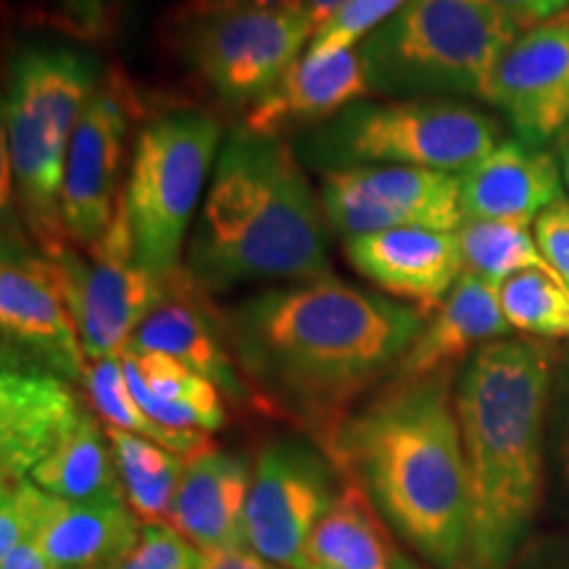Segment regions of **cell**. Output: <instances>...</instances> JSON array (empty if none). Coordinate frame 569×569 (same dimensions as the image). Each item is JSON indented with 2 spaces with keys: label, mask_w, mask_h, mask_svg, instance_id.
<instances>
[{
  "label": "cell",
  "mask_w": 569,
  "mask_h": 569,
  "mask_svg": "<svg viewBox=\"0 0 569 569\" xmlns=\"http://www.w3.org/2000/svg\"><path fill=\"white\" fill-rule=\"evenodd\" d=\"M557 153H559V163H561V180H565V184L569 188V124L559 134Z\"/></svg>",
  "instance_id": "obj_42"
},
{
  "label": "cell",
  "mask_w": 569,
  "mask_h": 569,
  "mask_svg": "<svg viewBox=\"0 0 569 569\" xmlns=\"http://www.w3.org/2000/svg\"><path fill=\"white\" fill-rule=\"evenodd\" d=\"M407 3L409 0H348L336 17L325 21L315 32L306 53L322 56L356 48Z\"/></svg>",
  "instance_id": "obj_31"
},
{
  "label": "cell",
  "mask_w": 569,
  "mask_h": 569,
  "mask_svg": "<svg viewBox=\"0 0 569 569\" xmlns=\"http://www.w3.org/2000/svg\"><path fill=\"white\" fill-rule=\"evenodd\" d=\"M30 480L46 493L63 501L124 496L117 459L106 438V427L88 415L71 436L42 465L32 469ZM127 498V496H124Z\"/></svg>",
  "instance_id": "obj_26"
},
{
  "label": "cell",
  "mask_w": 569,
  "mask_h": 569,
  "mask_svg": "<svg viewBox=\"0 0 569 569\" xmlns=\"http://www.w3.org/2000/svg\"><path fill=\"white\" fill-rule=\"evenodd\" d=\"M493 119L443 98L353 103L309 134L303 156L315 167H425L461 174L493 151Z\"/></svg>",
  "instance_id": "obj_7"
},
{
  "label": "cell",
  "mask_w": 569,
  "mask_h": 569,
  "mask_svg": "<svg viewBox=\"0 0 569 569\" xmlns=\"http://www.w3.org/2000/svg\"><path fill=\"white\" fill-rule=\"evenodd\" d=\"M325 217L343 240L396 227L457 232L465 222L459 174L425 167H348L325 172Z\"/></svg>",
  "instance_id": "obj_13"
},
{
  "label": "cell",
  "mask_w": 569,
  "mask_h": 569,
  "mask_svg": "<svg viewBox=\"0 0 569 569\" xmlns=\"http://www.w3.org/2000/svg\"><path fill=\"white\" fill-rule=\"evenodd\" d=\"M130 117L132 98L122 80L106 82L84 106L61 190V219L71 246L88 248L101 240L117 217Z\"/></svg>",
  "instance_id": "obj_14"
},
{
  "label": "cell",
  "mask_w": 569,
  "mask_h": 569,
  "mask_svg": "<svg viewBox=\"0 0 569 569\" xmlns=\"http://www.w3.org/2000/svg\"><path fill=\"white\" fill-rule=\"evenodd\" d=\"M453 372L398 380L359 403L327 457L436 569H467L469 490Z\"/></svg>",
  "instance_id": "obj_2"
},
{
  "label": "cell",
  "mask_w": 569,
  "mask_h": 569,
  "mask_svg": "<svg viewBox=\"0 0 569 569\" xmlns=\"http://www.w3.org/2000/svg\"><path fill=\"white\" fill-rule=\"evenodd\" d=\"M317 27L298 9H180L174 42L184 67L227 109H251L301 59Z\"/></svg>",
  "instance_id": "obj_9"
},
{
  "label": "cell",
  "mask_w": 569,
  "mask_h": 569,
  "mask_svg": "<svg viewBox=\"0 0 569 569\" xmlns=\"http://www.w3.org/2000/svg\"><path fill=\"white\" fill-rule=\"evenodd\" d=\"M498 288L478 274H461L446 301L425 319L415 343L398 365V380L448 375L469 351L509 336Z\"/></svg>",
  "instance_id": "obj_22"
},
{
  "label": "cell",
  "mask_w": 569,
  "mask_h": 569,
  "mask_svg": "<svg viewBox=\"0 0 569 569\" xmlns=\"http://www.w3.org/2000/svg\"><path fill=\"white\" fill-rule=\"evenodd\" d=\"M511 327L538 338L569 336V288L553 269H525L498 288Z\"/></svg>",
  "instance_id": "obj_30"
},
{
  "label": "cell",
  "mask_w": 569,
  "mask_h": 569,
  "mask_svg": "<svg viewBox=\"0 0 569 569\" xmlns=\"http://www.w3.org/2000/svg\"><path fill=\"white\" fill-rule=\"evenodd\" d=\"M106 438H109L113 459H117L127 503L142 528L167 525L188 459L109 425H106Z\"/></svg>",
  "instance_id": "obj_28"
},
{
  "label": "cell",
  "mask_w": 569,
  "mask_h": 569,
  "mask_svg": "<svg viewBox=\"0 0 569 569\" xmlns=\"http://www.w3.org/2000/svg\"><path fill=\"white\" fill-rule=\"evenodd\" d=\"M343 246L356 272L415 306L425 319L446 301L465 274L457 232L396 227L343 240Z\"/></svg>",
  "instance_id": "obj_17"
},
{
  "label": "cell",
  "mask_w": 569,
  "mask_h": 569,
  "mask_svg": "<svg viewBox=\"0 0 569 569\" xmlns=\"http://www.w3.org/2000/svg\"><path fill=\"white\" fill-rule=\"evenodd\" d=\"M82 386L84 393H88L90 407L98 411V417L109 427L151 440V443L167 448V451L188 461L213 448L211 432L177 430V427H167L146 415V409L134 401L130 382H127L122 356L90 361Z\"/></svg>",
  "instance_id": "obj_27"
},
{
  "label": "cell",
  "mask_w": 569,
  "mask_h": 569,
  "mask_svg": "<svg viewBox=\"0 0 569 569\" xmlns=\"http://www.w3.org/2000/svg\"><path fill=\"white\" fill-rule=\"evenodd\" d=\"M517 34L493 0H409L359 42V51L377 96L482 98Z\"/></svg>",
  "instance_id": "obj_6"
},
{
  "label": "cell",
  "mask_w": 569,
  "mask_h": 569,
  "mask_svg": "<svg viewBox=\"0 0 569 569\" xmlns=\"http://www.w3.org/2000/svg\"><path fill=\"white\" fill-rule=\"evenodd\" d=\"M53 496L34 486L32 480L3 482L0 490V559L21 546L38 543L42 522Z\"/></svg>",
  "instance_id": "obj_32"
},
{
  "label": "cell",
  "mask_w": 569,
  "mask_h": 569,
  "mask_svg": "<svg viewBox=\"0 0 569 569\" xmlns=\"http://www.w3.org/2000/svg\"><path fill=\"white\" fill-rule=\"evenodd\" d=\"M142 525L124 496L48 507L38 546L59 569H119L140 543Z\"/></svg>",
  "instance_id": "obj_23"
},
{
  "label": "cell",
  "mask_w": 569,
  "mask_h": 569,
  "mask_svg": "<svg viewBox=\"0 0 569 569\" xmlns=\"http://www.w3.org/2000/svg\"><path fill=\"white\" fill-rule=\"evenodd\" d=\"M0 330H3V369L61 377L84 382L88 356L80 332L61 293L53 261L27 248L11 227L3 238L0 261Z\"/></svg>",
  "instance_id": "obj_12"
},
{
  "label": "cell",
  "mask_w": 569,
  "mask_h": 569,
  "mask_svg": "<svg viewBox=\"0 0 569 569\" xmlns=\"http://www.w3.org/2000/svg\"><path fill=\"white\" fill-rule=\"evenodd\" d=\"M253 465L217 446L190 459L169 509L167 528L196 549H246V503Z\"/></svg>",
  "instance_id": "obj_21"
},
{
  "label": "cell",
  "mask_w": 569,
  "mask_h": 569,
  "mask_svg": "<svg viewBox=\"0 0 569 569\" xmlns=\"http://www.w3.org/2000/svg\"><path fill=\"white\" fill-rule=\"evenodd\" d=\"M346 3L348 0H301V3H298V9H301L306 17L311 19V24L319 30V27L336 17V13L343 9Z\"/></svg>",
  "instance_id": "obj_40"
},
{
  "label": "cell",
  "mask_w": 569,
  "mask_h": 569,
  "mask_svg": "<svg viewBox=\"0 0 569 569\" xmlns=\"http://www.w3.org/2000/svg\"><path fill=\"white\" fill-rule=\"evenodd\" d=\"M184 269L206 293L330 274L325 206L288 142L248 130L224 140Z\"/></svg>",
  "instance_id": "obj_4"
},
{
  "label": "cell",
  "mask_w": 569,
  "mask_h": 569,
  "mask_svg": "<svg viewBox=\"0 0 569 569\" xmlns=\"http://www.w3.org/2000/svg\"><path fill=\"white\" fill-rule=\"evenodd\" d=\"M482 101L507 113L530 146L561 134L569 124V11L517 34Z\"/></svg>",
  "instance_id": "obj_15"
},
{
  "label": "cell",
  "mask_w": 569,
  "mask_h": 569,
  "mask_svg": "<svg viewBox=\"0 0 569 569\" xmlns=\"http://www.w3.org/2000/svg\"><path fill=\"white\" fill-rule=\"evenodd\" d=\"M457 234L465 272L478 274L496 288L525 269H551L538 251L536 234H530L525 224L465 219Z\"/></svg>",
  "instance_id": "obj_29"
},
{
  "label": "cell",
  "mask_w": 569,
  "mask_h": 569,
  "mask_svg": "<svg viewBox=\"0 0 569 569\" xmlns=\"http://www.w3.org/2000/svg\"><path fill=\"white\" fill-rule=\"evenodd\" d=\"M493 3L507 13L519 32L557 19L569 9V0H493Z\"/></svg>",
  "instance_id": "obj_36"
},
{
  "label": "cell",
  "mask_w": 569,
  "mask_h": 569,
  "mask_svg": "<svg viewBox=\"0 0 569 569\" xmlns=\"http://www.w3.org/2000/svg\"><path fill=\"white\" fill-rule=\"evenodd\" d=\"M559 465L569 488V367H567V382H565V422H561V436H559Z\"/></svg>",
  "instance_id": "obj_41"
},
{
  "label": "cell",
  "mask_w": 569,
  "mask_h": 569,
  "mask_svg": "<svg viewBox=\"0 0 569 569\" xmlns=\"http://www.w3.org/2000/svg\"><path fill=\"white\" fill-rule=\"evenodd\" d=\"M219 142L222 127L201 109L159 113L134 138L122 198L140 264L161 280L182 269L184 234L217 163Z\"/></svg>",
  "instance_id": "obj_8"
},
{
  "label": "cell",
  "mask_w": 569,
  "mask_h": 569,
  "mask_svg": "<svg viewBox=\"0 0 569 569\" xmlns=\"http://www.w3.org/2000/svg\"><path fill=\"white\" fill-rule=\"evenodd\" d=\"M536 243L540 256L569 288V201L565 196L553 201L536 219Z\"/></svg>",
  "instance_id": "obj_35"
},
{
  "label": "cell",
  "mask_w": 569,
  "mask_h": 569,
  "mask_svg": "<svg viewBox=\"0 0 569 569\" xmlns=\"http://www.w3.org/2000/svg\"><path fill=\"white\" fill-rule=\"evenodd\" d=\"M301 0H188L182 9L193 11H234V9H290Z\"/></svg>",
  "instance_id": "obj_38"
},
{
  "label": "cell",
  "mask_w": 569,
  "mask_h": 569,
  "mask_svg": "<svg viewBox=\"0 0 569 569\" xmlns=\"http://www.w3.org/2000/svg\"><path fill=\"white\" fill-rule=\"evenodd\" d=\"M0 569H59L53 567V561L42 553L38 543H27L9 553L6 559H0Z\"/></svg>",
  "instance_id": "obj_39"
},
{
  "label": "cell",
  "mask_w": 569,
  "mask_h": 569,
  "mask_svg": "<svg viewBox=\"0 0 569 569\" xmlns=\"http://www.w3.org/2000/svg\"><path fill=\"white\" fill-rule=\"evenodd\" d=\"M122 6L124 0H32L30 17L80 38H101L117 27Z\"/></svg>",
  "instance_id": "obj_33"
},
{
  "label": "cell",
  "mask_w": 569,
  "mask_h": 569,
  "mask_svg": "<svg viewBox=\"0 0 569 569\" xmlns=\"http://www.w3.org/2000/svg\"><path fill=\"white\" fill-rule=\"evenodd\" d=\"M340 488L343 475L317 443H267L253 461L248 490V549L284 569H309V540Z\"/></svg>",
  "instance_id": "obj_11"
},
{
  "label": "cell",
  "mask_w": 569,
  "mask_h": 569,
  "mask_svg": "<svg viewBox=\"0 0 569 569\" xmlns=\"http://www.w3.org/2000/svg\"><path fill=\"white\" fill-rule=\"evenodd\" d=\"M222 327L267 415L293 419L327 451L359 398L396 375L425 317L327 274L246 298Z\"/></svg>",
  "instance_id": "obj_1"
},
{
  "label": "cell",
  "mask_w": 569,
  "mask_h": 569,
  "mask_svg": "<svg viewBox=\"0 0 569 569\" xmlns=\"http://www.w3.org/2000/svg\"><path fill=\"white\" fill-rule=\"evenodd\" d=\"M51 261L88 361L122 356L142 319L167 293L169 280L140 264L124 198L101 240L88 248L67 246Z\"/></svg>",
  "instance_id": "obj_10"
},
{
  "label": "cell",
  "mask_w": 569,
  "mask_h": 569,
  "mask_svg": "<svg viewBox=\"0 0 569 569\" xmlns=\"http://www.w3.org/2000/svg\"><path fill=\"white\" fill-rule=\"evenodd\" d=\"M369 496L343 478V488L309 540V567L322 569H417L390 536Z\"/></svg>",
  "instance_id": "obj_25"
},
{
  "label": "cell",
  "mask_w": 569,
  "mask_h": 569,
  "mask_svg": "<svg viewBox=\"0 0 569 569\" xmlns=\"http://www.w3.org/2000/svg\"><path fill=\"white\" fill-rule=\"evenodd\" d=\"M557 159L522 140L498 142L486 159L459 174L465 219L532 224L561 198Z\"/></svg>",
  "instance_id": "obj_20"
},
{
  "label": "cell",
  "mask_w": 569,
  "mask_h": 569,
  "mask_svg": "<svg viewBox=\"0 0 569 569\" xmlns=\"http://www.w3.org/2000/svg\"><path fill=\"white\" fill-rule=\"evenodd\" d=\"M119 569H198V549L167 525L142 528L140 543Z\"/></svg>",
  "instance_id": "obj_34"
},
{
  "label": "cell",
  "mask_w": 569,
  "mask_h": 569,
  "mask_svg": "<svg viewBox=\"0 0 569 569\" xmlns=\"http://www.w3.org/2000/svg\"><path fill=\"white\" fill-rule=\"evenodd\" d=\"M553 353L538 340L501 338L472 353L457 386L467 461V569H511L543 490V422Z\"/></svg>",
  "instance_id": "obj_3"
},
{
  "label": "cell",
  "mask_w": 569,
  "mask_h": 569,
  "mask_svg": "<svg viewBox=\"0 0 569 569\" xmlns=\"http://www.w3.org/2000/svg\"><path fill=\"white\" fill-rule=\"evenodd\" d=\"M96 92V63L67 48H30L11 63L3 101L6 169L30 238L51 259L71 246L61 219L67 156Z\"/></svg>",
  "instance_id": "obj_5"
},
{
  "label": "cell",
  "mask_w": 569,
  "mask_h": 569,
  "mask_svg": "<svg viewBox=\"0 0 569 569\" xmlns=\"http://www.w3.org/2000/svg\"><path fill=\"white\" fill-rule=\"evenodd\" d=\"M367 69L359 46L346 51L306 53L246 111L243 130L277 138L309 122H327L367 96Z\"/></svg>",
  "instance_id": "obj_19"
},
{
  "label": "cell",
  "mask_w": 569,
  "mask_h": 569,
  "mask_svg": "<svg viewBox=\"0 0 569 569\" xmlns=\"http://www.w3.org/2000/svg\"><path fill=\"white\" fill-rule=\"evenodd\" d=\"M122 361L134 401L156 422L203 432H217L224 427L222 393L196 369L167 353L124 351Z\"/></svg>",
  "instance_id": "obj_24"
},
{
  "label": "cell",
  "mask_w": 569,
  "mask_h": 569,
  "mask_svg": "<svg viewBox=\"0 0 569 569\" xmlns=\"http://www.w3.org/2000/svg\"><path fill=\"white\" fill-rule=\"evenodd\" d=\"M309 569H322V567H309Z\"/></svg>",
  "instance_id": "obj_44"
},
{
  "label": "cell",
  "mask_w": 569,
  "mask_h": 569,
  "mask_svg": "<svg viewBox=\"0 0 569 569\" xmlns=\"http://www.w3.org/2000/svg\"><path fill=\"white\" fill-rule=\"evenodd\" d=\"M127 351L172 356L211 380L234 407L264 411L227 346L222 315L184 267L169 277L167 293L134 330Z\"/></svg>",
  "instance_id": "obj_16"
},
{
  "label": "cell",
  "mask_w": 569,
  "mask_h": 569,
  "mask_svg": "<svg viewBox=\"0 0 569 569\" xmlns=\"http://www.w3.org/2000/svg\"><path fill=\"white\" fill-rule=\"evenodd\" d=\"M90 411L71 382L53 375L3 369L0 375V475L30 480Z\"/></svg>",
  "instance_id": "obj_18"
},
{
  "label": "cell",
  "mask_w": 569,
  "mask_h": 569,
  "mask_svg": "<svg viewBox=\"0 0 569 569\" xmlns=\"http://www.w3.org/2000/svg\"><path fill=\"white\" fill-rule=\"evenodd\" d=\"M198 569H284L253 549H198Z\"/></svg>",
  "instance_id": "obj_37"
},
{
  "label": "cell",
  "mask_w": 569,
  "mask_h": 569,
  "mask_svg": "<svg viewBox=\"0 0 569 569\" xmlns=\"http://www.w3.org/2000/svg\"><path fill=\"white\" fill-rule=\"evenodd\" d=\"M546 569H569V561H567V565H565V567H546Z\"/></svg>",
  "instance_id": "obj_43"
}]
</instances>
